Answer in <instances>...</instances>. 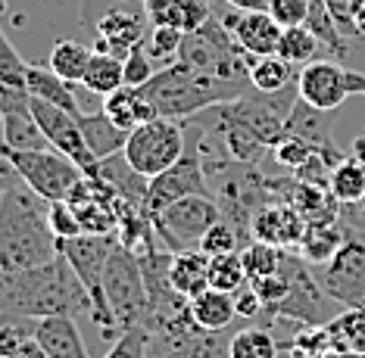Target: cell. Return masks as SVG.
I'll return each instance as SVG.
<instances>
[{"label":"cell","instance_id":"1","mask_svg":"<svg viewBox=\"0 0 365 358\" xmlns=\"http://www.w3.org/2000/svg\"><path fill=\"white\" fill-rule=\"evenodd\" d=\"M78 312H91V299L63 253L35 268L0 271V315L41 321L56 315L76 318Z\"/></svg>","mask_w":365,"mask_h":358},{"label":"cell","instance_id":"2","mask_svg":"<svg viewBox=\"0 0 365 358\" xmlns=\"http://www.w3.org/2000/svg\"><path fill=\"white\" fill-rule=\"evenodd\" d=\"M60 256V240L47 221L44 199L29 187L0 196V271L35 268Z\"/></svg>","mask_w":365,"mask_h":358},{"label":"cell","instance_id":"3","mask_svg":"<svg viewBox=\"0 0 365 358\" xmlns=\"http://www.w3.org/2000/svg\"><path fill=\"white\" fill-rule=\"evenodd\" d=\"M140 94L147 97V103L153 106V112L160 119H181L190 122L194 115H200L206 110H215L222 103H231V100L244 97V88L225 85L219 78H210V75L190 69L185 63H172L160 69L140 88Z\"/></svg>","mask_w":365,"mask_h":358},{"label":"cell","instance_id":"4","mask_svg":"<svg viewBox=\"0 0 365 358\" xmlns=\"http://www.w3.org/2000/svg\"><path fill=\"white\" fill-rule=\"evenodd\" d=\"M253 60L256 56L244 53V50L237 47L235 35H231L215 16L203 28L187 31V35L181 38V50H178V63L210 75V78L225 81V85L244 88V90H253V85H250Z\"/></svg>","mask_w":365,"mask_h":358},{"label":"cell","instance_id":"5","mask_svg":"<svg viewBox=\"0 0 365 358\" xmlns=\"http://www.w3.org/2000/svg\"><path fill=\"white\" fill-rule=\"evenodd\" d=\"M113 243L115 240L110 234H81L72 240H60V253L69 259L72 271H76L81 280V287L88 290L91 321H94V327L101 330L110 343H115V339L122 337V327L110 309V299L103 293V268H106V259H110Z\"/></svg>","mask_w":365,"mask_h":358},{"label":"cell","instance_id":"6","mask_svg":"<svg viewBox=\"0 0 365 358\" xmlns=\"http://www.w3.org/2000/svg\"><path fill=\"white\" fill-rule=\"evenodd\" d=\"M103 293L110 299V309L119 321L122 334L131 327H144L147 312H150V296H147V280H144V265L138 253L125 243H113L110 259L103 268Z\"/></svg>","mask_w":365,"mask_h":358},{"label":"cell","instance_id":"7","mask_svg":"<svg viewBox=\"0 0 365 358\" xmlns=\"http://www.w3.org/2000/svg\"><path fill=\"white\" fill-rule=\"evenodd\" d=\"M0 153L6 156L16 172L22 174L26 187L35 196H41L44 203H63L76 194V187L88 178L72 159H66L56 149H10L0 144Z\"/></svg>","mask_w":365,"mask_h":358},{"label":"cell","instance_id":"8","mask_svg":"<svg viewBox=\"0 0 365 358\" xmlns=\"http://www.w3.org/2000/svg\"><path fill=\"white\" fill-rule=\"evenodd\" d=\"M187 149V122L181 119H150L138 125L125 140L122 156L144 178H156L172 169Z\"/></svg>","mask_w":365,"mask_h":358},{"label":"cell","instance_id":"9","mask_svg":"<svg viewBox=\"0 0 365 358\" xmlns=\"http://www.w3.org/2000/svg\"><path fill=\"white\" fill-rule=\"evenodd\" d=\"M215 221H222V209L210 194L185 196L178 203L165 206L160 215H153V234L169 253H185V249H200L203 234L212 228Z\"/></svg>","mask_w":365,"mask_h":358},{"label":"cell","instance_id":"10","mask_svg":"<svg viewBox=\"0 0 365 358\" xmlns=\"http://www.w3.org/2000/svg\"><path fill=\"white\" fill-rule=\"evenodd\" d=\"M344 224V246L319 274L328 299L346 309H365V231L359 224Z\"/></svg>","mask_w":365,"mask_h":358},{"label":"cell","instance_id":"11","mask_svg":"<svg viewBox=\"0 0 365 358\" xmlns=\"http://www.w3.org/2000/svg\"><path fill=\"white\" fill-rule=\"evenodd\" d=\"M297 90L315 110L334 112L350 97H365V75L340 60H312L297 72Z\"/></svg>","mask_w":365,"mask_h":358},{"label":"cell","instance_id":"12","mask_svg":"<svg viewBox=\"0 0 365 358\" xmlns=\"http://www.w3.org/2000/svg\"><path fill=\"white\" fill-rule=\"evenodd\" d=\"M197 194H210V181H206V165H203V153L200 149H185V156L165 169L163 174L150 178L147 184V196H144V206H140V215L144 219H153L160 215L165 206L178 203L185 196H197Z\"/></svg>","mask_w":365,"mask_h":358},{"label":"cell","instance_id":"13","mask_svg":"<svg viewBox=\"0 0 365 358\" xmlns=\"http://www.w3.org/2000/svg\"><path fill=\"white\" fill-rule=\"evenodd\" d=\"M31 115H35V122L41 125V131H44L51 149L63 153L66 159H72L88 178H101V159L88 149L76 115L60 110V106L44 103V100H38V97H31Z\"/></svg>","mask_w":365,"mask_h":358},{"label":"cell","instance_id":"14","mask_svg":"<svg viewBox=\"0 0 365 358\" xmlns=\"http://www.w3.org/2000/svg\"><path fill=\"white\" fill-rule=\"evenodd\" d=\"M284 274H287V293L281 296V302H275L269 309V315L275 318H294L306 324H322L325 321V290H322L319 278H312L306 262L290 259L284 256Z\"/></svg>","mask_w":365,"mask_h":358},{"label":"cell","instance_id":"15","mask_svg":"<svg viewBox=\"0 0 365 358\" xmlns=\"http://www.w3.org/2000/svg\"><path fill=\"white\" fill-rule=\"evenodd\" d=\"M306 231V219L284 199H272L262 209H256L250 221V240L278 246V249H297Z\"/></svg>","mask_w":365,"mask_h":358},{"label":"cell","instance_id":"16","mask_svg":"<svg viewBox=\"0 0 365 358\" xmlns=\"http://www.w3.org/2000/svg\"><path fill=\"white\" fill-rule=\"evenodd\" d=\"M331 128H334L331 112L315 110V106H309L306 100H297L294 110H290V115H287V135L303 137L306 144H312L315 153H319L322 159L334 169L337 162L346 159V153H340V149L334 147V140H331Z\"/></svg>","mask_w":365,"mask_h":358},{"label":"cell","instance_id":"17","mask_svg":"<svg viewBox=\"0 0 365 358\" xmlns=\"http://www.w3.org/2000/svg\"><path fill=\"white\" fill-rule=\"evenodd\" d=\"M272 187L284 190L281 199L290 203L306 219V224H334L340 219V199L331 194V187L309 184V181L290 178V181H272Z\"/></svg>","mask_w":365,"mask_h":358},{"label":"cell","instance_id":"18","mask_svg":"<svg viewBox=\"0 0 365 358\" xmlns=\"http://www.w3.org/2000/svg\"><path fill=\"white\" fill-rule=\"evenodd\" d=\"M225 28L235 35L237 47L250 56H272L278 53V44H281V35L284 28L272 19L269 10H253V13H240V16H231L228 22H222Z\"/></svg>","mask_w":365,"mask_h":358},{"label":"cell","instance_id":"19","mask_svg":"<svg viewBox=\"0 0 365 358\" xmlns=\"http://www.w3.org/2000/svg\"><path fill=\"white\" fill-rule=\"evenodd\" d=\"M31 90H29V63L16 53L10 38L0 28V115L6 112H29Z\"/></svg>","mask_w":365,"mask_h":358},{"label":"cell","instance_id":"20","mask_svg":"<svg viewBox=\"0 0 365 358\" xmlns=\"http://www.w3.org/2000/svg\"><path fill=\"white\" fill-rule=\"evenodd\" d=\"M35 343L44 349L47 358H91L76 318L66 315L35 321Z\"/></svg>","mask_w":365,"mask_h":358},{"label":"cell","instance_id":"21","mask_svg":"<svg viewBox=\"0 0 365 358\" xmlns=\"http://www.w3.org/2000/svg\"><path fill=\"white\" fill-rule=\"evenodd\" d=\"M94 31H97L94 50H101V53H128L131 47L144 44V22L135 13L106 10L101 13Z\"/></svg>","mask_w":365,"mask_h":358},{"label":"cell","instance_id":"22","mask_svg":"<svg viewBox=\"0 0 365 358\" xmlns=\"http://www.w3.org/2000/svg\"><path fill=\"white\" fill-rule=\"evenodd\" d=\"M144 13L153 25H169L178 31H197L212 19L206 0H144Z\"/></svg>","mask_w":365,"mask_h":358},{"label":"cell","instance_id":"23","mask_svg":"<svg viewBox=\"0 0 365 358\" xmlns=\"http://www.w3.org/2000/svg\"><path fill=\"white\" fill-rule=\"evenodd\" d=\"M169 284L175 293L185 299L200 296L210 290V256L200 249H185V253H172L169 259Z\"/></svg>","mask_w":365,"mask_h":358},{"label":"cell","instance_id":"24","mask_svg":"<svg viewBox=\"0 0 365 358\" xmlns=\"http://www.w3.org/2000/svg\"><path fill=\"white\" fill-rule=\"evenodd\" d=\"M190 321L197 324L200 330H210V334H219L225 330L231 321L237 318L235 309V293H225V290H203L200 296H194L187 302Z\"/></svg>","mask_w":365,"mask_h":358},{"label":"cell","instance_id":"25","mask_svg":"<svg viewBox=\"0 0 365 358\" xmlns=\"http://www.w3.org/2000/svg\"><path fill=\"white\" fill-rule=\"evenodd\" d=\"M215 115H219V119H215V131L222 135V147H225V153L231 156V162L259 165L262 156L269 153V147H265L259 137H253L244 125H237L231 115H225L222 106H215Z\"/></svg>","mask_w":365,"mask_h":358},{"label":"cell","instance_id":"26","mask_svg":"<svg viewBox=\"0 0 365 358\" xmlns=\"http://www.w3.org/2000/svg\"><path fill=\"white\" fill-rule=\"evenodd\" d=\"M101 178L110 184L119 199L131 209L140 212V206H144V196H147V184H150V178H144V174H138L135 169L128 165V159L122 153L110 156V159H101Z\"/></svg>","mask_w":365,"mask_h":358},{"label":"cell","instance_id":"27","mask_svg":"<svg viewBox=\"0 0 365 358\" xmlns=\"http://www.w3.org/2000/svg\"><path fill=\"white\" fill-rule=\"evenodd\" d=\"M78 125H81V135H85L88 149L97 156V159H110V156L125 149L128 131H122L103 110L91 112V115H78Z\"/></svg>","mask_w":365,"mask_h":358},{"label":"cell","instance_id":"28","mask_svg":"<svg viewBox=\"0 0 365 358\" xmlns=\"http://www.w3.org/2000/svg\"><path fill=\"white\" fill-rule=\"evenodd\" d=\"M103 112L110 115V119L119 125L122 131H135L138 125L150 122V119H160V115L153 112V106L147 103V97L140 94V88H119L115 94L103 97Z\"/></svg>","mask_w":365,"mask_h":358},{"label":"cell","instance_id":"29","mask_svg":"<svg viewBox=\"0 0 365 358\" xmlns=\"http://www.w3.org/2000/svg\"><path fill=\"white\" fill-rule=\"evenodd\" d=\"M29 90H31V97L44 100V103H51V106H60V110L72 112L76 119L81 115L78 100H76V94H72V85L69 81H63L51 65L29 63Z\"/></svg>","mask_w":365,"mask_h":358},{"label":"cell","instance_id":"30","mask_svg":"<svg viewBox=\"0 0 365 358\" xmlns=\"http://www.w3.org/2000/svg\"><path fill=\"white\" fill-rule=\"evenodd\" d=\"M81 85H85V90L88 94H94V97H110L119 88H125V56L94 50Z\"/></svg>","mask_w":365,"mask_h":358},{"label":"cell","instance_id":"31","mask_svg":"<svg viewBox=\"0 0 365 358\" xmlns=\"http://www.w3.org/2000/svg\"><path fill=\"white\" fill-rule=\"evenodd\" d=\"M344 246V224H306L300 237V259L306 265H328Z\"/></svg>","mask_w":365,"mask_h":358},{"label":"cell","instance_id":"32","mask_svg":"<svg viewBox=\"0 0 365 358\" xmlns=\"http://www.w3.org/2000/svg\"><path fill=\"white\" fill-rule=\"evenodd\" d=\"M250 85L259 94H278L287 90L290 85H297V65H290L284 56L272 53V56H256L250 65Z\"/></svg>","mask_w":365,"mask_h":358},{"label":"cell","instance_id":"33","mask_svg":"<svg viewBox=\"0 0 365 358\" xmlns=\"http://www.w3.org/2000/svg\"><path fill=\"white\" fill-rule=\"evenodd\" d=\"M303 25L319 38L322 50H328L331 60H340V63L346 60V38H344V31L337 28V22L325 6V0H309V13H306Z\"/></svg>","mask_w":365,"mask_h":358},{"label":"cell","instance_id":"34","mask_svg":"<svg viewBox=\"0 0 365 358\" xmlns=\"http://www.w3.org/2000/svg\"><path fill=\"white\" fill-rule=\"evenodd\" d=\"M91 56H94V50L78 44V41L72 38H60L51 50V60H47V65L60 75L63 81H69V85H81V78H85L88 72V63Z\"/></svg>","mask_w":365,"mask_h":358},{"label":"cell","instance_id":"35","mask_svg":"<svg viewBox=\"0 0 365 358\" xmlns=\"http://www.w3.org/2000/svg\"><path fill=\"white\" fill-rule=\"evenodd\" d=\"M0 128H4V147L10 149H47L44 131H41V125L35 122V115L29 112H6L4 122H0Z\"/></svg>","mask_w":365,"mask_h":358},{"label":"cell","instance_id":"36","mask_svg":"<svg viewBox=\"0 0 365 358\" xmlns=\"http://www.w3.org/2000/svg\"><path fill=\"white\" fill-rule=\"evenodd\" d=\"M331 194L346 206H359L365 196V162H359L356 156H346L344 162H337L331 169V181H328Z\"/></svg>","mask_w":365,"mask_h":358},{"label":"cell","instance_id":"37","mask_svg":"<svg viewBox=\"0 0 365 358\" xmlns=\"http://www.w3.org/2000/svg\"><path fill=\"white\" fill-rule=\"evenodd\" d=\"M284 256H287L284 249L259 243V240H250V243L240 249V262H244L247 280H262V278L278 274L281 265H284Z\"/></svg>","mask_w":365,"mask_h":358},{"label":"cell","instance_id":"38","mask_svg":"<svg viewBox=\"0 0 365 358\" xmlns=\"http://www.w3.org/2000/svg\"><path fill=\"white\" fill-rule=\"evenodd\" d=\"M319 38L312 35L306 25H294V28H284V35H281V44H278V56H284L290 65H297V69H303L306 63L319 60Z\"/></svg>","mask_w":365,"mask_h":358},{"label":"cell","instance_id":"39","mask_svg":"<svg viewBox=\"0 0 365 358\" xmlns=\"http://www.w3.org/2000/svg\"><path fill=\"white\" fill-rule=\"evenodd\" d=\"M328 339L350 352H365V309H346L328 324Z\"/></svg>","mask_w":365,"mask_h":358},{"label":"cell","instance_id":"40","mask_svg":"<svg viewBox=\"0 0 365 358\" xmlns=\"http://www.w3.org/2000/svg\"><path fill=\"white\" fill-rule=\"evenodd\" d=\"M228 358H278V343L269 330L244 327L228 339Z\"/></svg>","mask_w":365,"mask_h":358},{"label":"cell","instance_id":"41","mask_svg":"<svg viewBox=\"0 0 365 358\" xmlns=\"http://www.w3.org/2000/svg\"><path fill=\"white\" fill-rule=\"evenodd\" d=\"M247 284V271L240 262V253H222L210 256V287L225 290V293H237Z\"/></svg>","mask_w":365,"mask_h":358},{"label":"cell","instance_id":"42","mask_svg":"<svg viewBox=\"0 0 365 358\" xmlns=\"http://www.w3.org/2000/svg\"><path fill=\"white\" fill-rule=\"evenodd\" d=\"M181 38H185V31L169 28V25H153V31L144 38V50H147V56H150L153 63L172 65V63H178Z\"/></svg>","mask_w":365,"mask_h":358},{"label":"cell","instance_id":"43","mask_svg":"<svg viewBox=\"0 0 365 358\" xmlns=\"http://www.w3.org/2000/svg\"><path fill=\"white\" fill-rule=\"evenodd\" d=\"M29 339H35V321L0 315V358H16Z\"/></svg>","mask_w":365,"mask_h":358},{"label":"cell","instance_id":"44","mask_svg":"<svg viewBox=\"0 0 365 358\" xmlns=\"http://www.w3.org/2000/svg\"><path fill=\"white\" fill-rule=\"evenodd\" d=\"M312 156H315V147L306 144L303 137H294V135H284L275 147H272V159H275V165L287 169L290 174L300 172L303 165L312 159Z\"/></svg>","mask_w":365,"mask_h":358},{"label":"cell","instance_id":"45","mask_svg":"<svg viewBox=\"0 0 365 358\" xmlns=\"http://www.w3.org/2000/svg\"><path fill=\"white\" fill-rule=\"evenodd\" d=\"M237 246H244V240H240V234L231 224L222 219V221H215L210 231L203 234L200 240V253L206 256H222V253H240Z\"/></svg>","mask_w":365,"mask_h":358},{"label":"cell","instance_id":"46","mask_svg":"<svg viewBox=\"0 0 365 358\" xmlns=\"http://www.w3.org/2000/svg\"><path fill=\"white\" fill-rule=\"evenodd\" d=\"M47 221H51V231L56 240H72V237L85 234V228H81V221H78L69 199H63V203H47Z\"/></svg>","mask_w":365,"mask_h":358},{"label":"cell","instance_id":"47","mask_svg":"<svg viewBox=\"0 0 365 358\" xmlns=\"http://www.w3.org/2000/svg\"><path fill=\"white\" fill-rule=\"evenodd\" d=\"M156 72H160V69H156L153 60L147 56L144 44L131 47L128 53H125V85H128V88H144Z\"/></svg>","mask_w":365,"mask_h":358},{"label":"cell","instance_id":"48","mask_svg":"<svg viewBox=\"0 0 365 358\" xmlns=\"http://www.w3.org/2000/svg\"><path fill=\"white\" fill-rule=\"evenodd\" d=\"M325 6L334 16L337 28L344 31V38H359V13L365 10V0H325Z\"/></svg>","mask_w":365,"mask_h":358},{"label":"cell","instance_id":"49","mask_svg":"<svg viewBox=\"0 0 365 358\" xmlns=\"http://www.w3.org/2000/svg\"><path fill=\"white\" fill-rule=\"evenodd\" d=\"M147 339H150L147 327H131L115 339L103 358H147Z\"/></svg>","mask_w":365,"mask_h":358},{"label":"cell","instance_id":"50","mask_svg":"<svg viewBox=\"0 0 365 358\" xmlns=\"http://www.w3.org/2000/svg\"><path fill=\"white\" fill-rule=\"evenodd\" d=\"M269 13L281 28H294V25L306 22L309 13V0H269Z\"/></svg>","mask_w":365,"mask_h":358},{"label":"cell","instance_id":"51","mask_svg":"<svg viewBox=\"0 0 365 358\" xmlns=\"http://www.w3.org/2000/svg\"><path fill=\"white\" fill-rule=\"evenodd\" d=\"M235 309H237V318H256L259 312H265L262 299H259V293L253 290L250 280H247V284L235 293Z\"/></svg>","mask_w":365,"mask_h":358},{"label":"cell","instance_id":"52","mask_svg":"<svg viewBox=\"0 0 365 358\" xmlns=\"http://www.w3.org/2000/svg\"><path fill=\"white\" fill-rule=\"evenodd\" d=\"M22 184H26V181H22V174L16 172V165L0 153V196L10 194V190H16V187H22Z\"/></svg>","mask_w":365,"mask_h":358},{"label":"cell","instance_id":"53","mask_svg":"<svg viewBox=\"0 0 365 358\" xmlns=\"http://www.w3.org/2000/svg\"><path fill=\"white\" fill-rule=\"evenodd\" d=\"M225 4H231V6H235V10H240V13L269 10V0H225Z\"/></svg>","mask_w":365,"mask_h":358},{"label":"cell","instance_id":"54","mask_svg":"<svg viewBox=\"0 0 365 358\" xmlns=\"http://www.w3.org/2000/svg\"><path fill=\"white\" fill-rule=\"evenodd\" d=\"M16 358H47V355H44V349H41L35 339H29V343L22 346L19 352H16Z\"/></svg>","mask_w":365,"mask_h":358},{"label":"cell","instance_id":"55","mask_svg":"<svg viewBox=\"0 0 365 358\" xmlns=\"http://www.w3.org/2000/svg\"><path fill=\"white\" fill-rule=\"evenodd\" d=\"M6 13V0H0V16H4Z\"/></svg>","mask_w":365,"mask_h":358},{"label":"cell","instance_id":"56","mask_svg":"<svg viewBox=\"0 0 365 358\" xmlns=\"http://www.w3.org/2000/svg\"><path fill=\"white\" fill-rule=\"evenodd\" d=\"M359 206H362V212H365V196H362V203H359Z\"/></svg>","mask_w":365,"mask_h":358},{"label":"cell","instance_id":"57","mask_svg":"<svg viewBox=\"0 0 365 358\" xmlns=\"http://www.w3.org/2000/svg\"><path fill=\"white\" fill-rule=\"evenodd\" d=\"M0 122H4V115H0Z\"/></svg>","mask_w":365,"mask_h":358}]
</instances>
